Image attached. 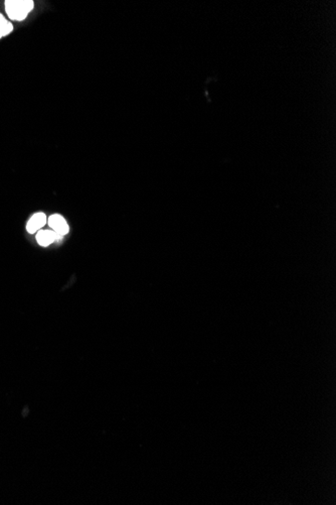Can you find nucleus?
Wrapping results in <instances>:
<instances>
[{
    "label": "nucleus",
    "instance_id": "nucleus-3",
    "mask_svg": "<svg viewBox=\"0 0 336 505\" xmlns=\"http://www.w3.org/2000/svg\"><path fill=\"white\" fill-rule=\"evenodd\" d=\"M48 223V218L45 213L38 212L31 217L27 224V230L29 233L34 234L40 231Z\"/></svg>",
    "mask_w": 336,
    "mask_h": 505
},
{
    "label": "nucleus",
    "instance_id": "nucleus-1",
    "mask_svg": "<svg viewBox=\"0 0 336 505\" xmlns=\"http://www.w3.org/2000/svg\"><path fill=\"white\" fill-rule=\"evenodd\" d=\"M35 3L32 0H7L6 12L13 21L22 22L34 10Z\"/></svg>",
    "mask_w": 336,
    "mask_h": 505
},
{
    "label": "nucleus",
    "instance_id": "nucleus-2",
    "mask_svg": "<svg viewBox=\"0 0 336 505\" xmlns=\"http://www.w3.org/2000/svg\"><path fill=\"white\" fill-rule=\"evenodd\" d=\"M48 223H49V226L52 228V230H54L58 235H60L62 237L67 235L70 231V228H69V225H68L66 219L60 214H54V215L50 216L48 219Z\"/></svg>",
    "mask_w": 336,
    "mask_h": 505
},
{
    "label": "nucleus",
    "instance_id": "nucleus-4",
    "mask_svg": "<svg viewBox=\"0 0 336 505\" xmlns=\"http://www.w3.org/2000/svg\"><path fill=\"white\" fill-rule=\"evenodd\" d=\"M63 237L58 235L54 230H40L37 234V241L41 246L48 247L52 243L59 241Z\"/></svg>",
    "mask_w": 336,
    "mask_h": 505
},
{
    "label": "nucleus",
    "instance_id": "nucleus-5",
    "mask_svg": "<svg viewBox=\"0 0 336 505\" xmlns=\"http://www.w3.org/2000/svg\"><path fill=\"white\" fill-rule=\"evenodd\" d=\"M14 31V26L0 14V39L10 35Z\"/></svg>",
    "mask_w": 336,
    "mask_h": 505
}]
</instances>
